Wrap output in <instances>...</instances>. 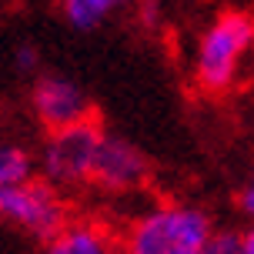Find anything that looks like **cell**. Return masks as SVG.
I'll return each mask as SVG.
<instances>
[{"label":"cell","instance_id":"1","mask_svg":"<svg viewBox=\"0 0 254 254\" xmlns=\"http://www.w3.org/2000/svg\"><path fill=\"white\" fill-rule=\"evenodd\" d=\"M214 231L201 207L157 204L127 228L124 254H204Z\"/></svg>","mask_w":254,"mask_h":254},{"label":"cell","instance_id":"2","mask_svg":"<svg viewBox=\"0 0 254 254\" xmlns=\"http://www.w3.org/2000/svg\"><path fill=\"white\" fill-rule=\"evenodd\" d=\"M254 51V20L248 13H221L197 40L194 77L204 90H228Z\"/></svg>","mask_w":254,"mask_h":254},{"label":"cell","instance_id":"3","mask_svg":"<svg viewBox=\"0 0 254 254\" xmlns=\"http://www.w3.org/2000/svg\"><path fill=\"white\" fill-rule=\"evenodd\" d=\"M101 127L87 121V124L67 127V130H54L44 151V167L54 184H84L94 181V167H97V154L104 144Z\"/></svg>","mask_w":254,"mask_h":254},{"label":"cell","instance_id":"4","mask_svg":"<svg viewBox=\"0 0 254 254\" xmlns=\"http://www.w3.org/2000/svg\"><path fill=\"white\" fill-rule=\"evenodd\" d=\"M0 217L37 234V238H47V241H54L67 228L64 201L57 197V190L34 178L17 184V188L0 190Z\"/></svg>","mask_w":254,"mask_h":254},{"label":"cell","instance_id":"5","mask_svg":"<svg viewBox=\"0 0 254 254\" xmlns=\"http://www.w3.org/2000/svg\"><path fill=\"white\" fill-rule=\"evenodd\" d=\"M34 107H37V117L51 130H67V127L94 121L84 90L77 87V84H70V80H64V77H44V80H37V87H34Z\"/></svg>","mask_w":254,"mask_h":254},{"label":"cell","instance_id":"6","mask_svg":"<svg viewBox=\"0 0 254 254\" xmlns=\"http://www.w3.org/2000/svg\"><path fill=\"white\" fill-rule=\"evenodd\" d=\"M147 178V161L144 154L121 137H104L101 154H97V167H94V181L107 190H130L144 184Z\"/></svg>","mask_w":254,"mask_h":254},{"label":"cell","instance_id":"7","mask_svg":"<svg viewBox=\"0 0 254 254\" xmlns=\"http://www.w3.org/2000/svg\"><path fill=\"white\" fill-rule=\"evenodd\" d=\"M47 254H114V251H111L104 228L90 224V221H77V224H67L54 238Z\"/></svg>","mask_w":254,"mask_h":254},{"label":"cell","instance_id":"8","mask_svg":"<svg viewBox=\"0 0 254 254\" xmlns=\"http://www.w3.org/2000/svg\"><path fill=\"white\" fill-rule=\"evenodd\" d=\"M64 17L70 20V27L77 30H90L117 7V0H61Z\"/></svg>","mask_w":254,"mask_h":254},{"label":"cell","instance_id":"9","mask_svg":"<svg viewBox=\"0 0 254 254\" xmlns=\"http://www.w3.org/2000/svg\"><path fill=\"white\" fill-rule=\"evenodd\" d=\"M30 181V157L20 147H0V190Z\"/></svg>","mask_w":254,"mask_h":254},{"label":"cell","instance_id":"10","mask_svg":"<svg viewBox=\"0 0 254 254\" xmlns=\"http://www.w3.org/2000/svg\"><path fill=\"white\" fill-rule=\"evenodd\" d=\"M204 254H244L241 251V234H214Z\"/></svg>","mask_w":254,"mask_h":254},{"label":"cell","instance_id":"11","mask_svg":"<svg viewBox=\"0 0 254 254\" xmlns=\"http://www.w3.org/2000/svg\"><path fill=\"white\" fill-rule=\"evenodd\" d=\"M241 211L254 221V171H251V178H248V184L241 188Z\"/></svg>","mask_w":254,"mask_h":254},{"label":"cell","instance_id":"12","mask_svg":"<svg viewBox=\"0 0 254 254\" xmlns=\"http://www.w3.org/2000/svg\"><path fill=\"white\" fill-rule=\"evenodd\" d=\"M241 251H244V254H254V228L241 234Z\"/></svg>","mask_w":254,"mask_h":254},{"label":"cell","instance_id":"13","mask_svg":"<svg viewBox=\"0 0 254 254\" xmlns=\"http://www.w3.org/2000/svg\"><path fill=\"white\" fill-rule=\"evenodd\" d=\"M20 67H34V54L30 51H20Z\"/></svg>","mask_w":254,"mask_h":254},{"label":"cell","instance_id":"14","mask_svg":"<svg viewBox=\"0 0 254 254\" xmlns=\"http://www.w3.org/2000/svg\"><path fill=\"white\" fill-rule=\"evenodd\" d=\"M117 3H124V0H117Z\"/></svg>","mask_w":254,"mask_h":254}]
</instances>
